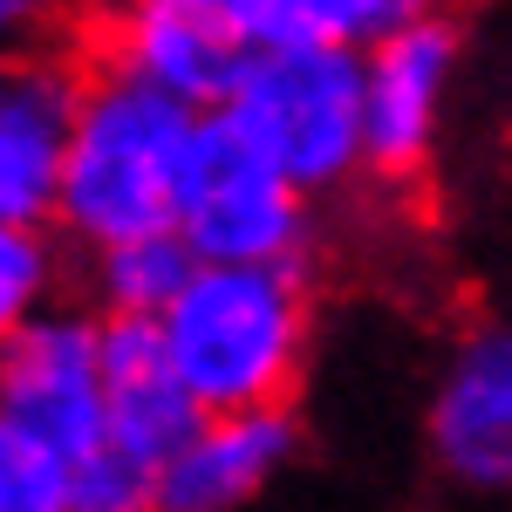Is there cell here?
Instances as JSON below:
<instances>
[{
  "mask_svg": "<svg viewBox=\"0 0 512 512\" xmlns=\"http://www.w3.org/2000/svg\"><path fill=\"white\" fill-rule=\"evenodd\" d=\"M205 117L212 110L158 89L151 76H137L123 62L96 69L82 82L55 233H69V246H82V253L137 233H171Z\"/></svg>",
  "mask_w": 512,
  "mask_h": 512,
  "instance_id": "cell-1",
  "label": "cell"
},
{
  "mask_svg": "<svg viewBox=\"0 0 512 512\" xmlns=\"http://www.w3.org/2000/svg\"><path fill=\"white\" fill-rule=\"evenodd\" d=\"M158 328L205 410L287 403L308 362L301 260H198Z\"/></svg>",
  "mask_w": 512,
  "mask_h": 512,
  "instance_id": "cell-2",
  "label": "cell"
},
{
  "mask_svg": "<svg viewBox=\"0 0 512 512\" xmlns=\"http://www.w3.org/2000/svg\"><path fill=\"white\" fill-rule=\"evenodd\" d=\"M267 158L308 185L335 192L369 164V103H362V48L328 41H267L233 96L219 103Z\"/></svg>",
  "mask_w": 512,
  "mask_h": 512,
  "instance_id": "cell-3",
  "label": "cell"
},
{
  "mask_svg": "<svg viewBox=\"0 0 512 512\" xmlns=\"http://www.w3.org/2000/svg\"><path fill=\"white\" fill-rule=\"evenodd\" d=\"M308 185H294L233 117H205L178 233L192 239L198 260H301L308 246Z\"/></svg>",
  "mask_w": 512,
  "mask_h": 512,
  "instance_id": "cell-4",
  "label": "cell"
},
{
  "mask_svg": "<svg viewBox=\"0 0 512 512\" xmlns=\"http://www.w3.org/2000/svg\"><path fill=\"white\" fill-rule=\"evenodd\" d=\"M0 410L48 437L69 465L110 437V376H103V315L41 308L0 349Z\"/></svg>",
  "mask_w": 512,
  "mask_h": 512,
  "instance_id": "cell-5",
  "label": "cell"
},
{
  "mask_svg": "<svg viewBox=\"0 0 512 512\" xmlns=\"http://www.w3.org/2000/svg\"><path fill=\"white\" fill-rule=\"evenodd\" d=\"M267 41L246 0H117L110 7V62L151 76L198 110L233 96Z\"/></svg>",
  "mask_w": 512,
  "mask_h": 512,
  "instance_id": "cell-6",
  "label": "cell"
},
{
  "mask_svg": "<svg viewBox=\"0 0 512 512\" xmlns=\"http://www.w3.org/2000/svg\"><path fill=\"white\" fill-rule=\"evenodd\" d=\"M424 437L451 485L478 499L512 492V315L478 321L451 349L424 410Z\"/></svg>",
  "mask_w": 512,
  "mask_h": 512,
  "instance_id": "cell-7",
  "label": "cell"
},
{
  "mask_svg": "<svg viewBox=\"0 0 512 512\" xmlns=\"http://www.w3.org/2000/svg\"><path fill=\"white\" fill-rule=\"evenodd\" d=\"M82 82L89 76L55 48L0 55V219L55 226Z\"/></svg>",
  "mask_w": 512,
  "mask_h": 512,
  "instance_id": "cell-8",
  "label": "cell"
},
{
  "mask_svg": "<svg viewBox=\"0 0 512 512\" xmlns=\"http://www.w3.org/2000/svg\"><path fill=\"white\" fill-rule=\"evenodd\" d=\"M458 76V28L424 14L410 28L362 48V103H369V171L403 178L437 151L444 96Z\"/></svg>",
  "mask_w": 512,
  "mask_h": 512,
  "instance_id": "cell-9",
  "label": "cell"
},
{
  "mask_svg": "<svg viewBox=\"0 0 512 512\" xmlns=\"http://www.w3.org/2000/svg\"><path fill=\"white\" fill-rule=\"evenodd\" d=\"M294 444L301 431L287 403L205 410V424L158 465V512H246L294 465Z\"/></svg>",
  "mask_w": 512,
  "mask_h": 512,
  "instance_id": "cell-10",
  "label": "cell"
},
{
  "mask_svg": "<svg viewBox=\"0 0 512 512\" xmlns=\"http://www.w3.org/2000/svg\"><path fill=\"white\" fill-rule=\"evenodd\" d=\"M103 376H110V437L144 451L151 465H164L205 424V403L171 362L158 321L103 315Z\"/></svg>",
  "mask_w": 512,
  "mask_h": 512,
  "instance_id": "cell-11",
  "label": "cell"
},
{
  "mask_svg": "<svg viewBox=\"0 0 512 512\" xmlns=\"http://www.w3.org/2000/svg\"><path fill=\"white\" fill-rule=\"evenodd\" d=\"M198 253L192 239L178 233H137V239H117V246H96L89 253V287H96V308L103 315H130V321H158L178 287L192 280Z\"/></svg>",
  "mask_w": 512,
  "mask_h": 512,
  "instance_id": "cell-12",
  "label": "cell"
},
{
  "mask_svg": "<svg viewBox=\"0 0 512 512\" xmlns=\"http://www.w3.org/2000/svg\"><path fill=\"white\" fill-rule=\"evenodd\" d=\"M260 41H328V48H376L383 35L444 14V0H246Z\"/></svg>",
  "mask_w": 512,
  "mask_h": 512,
  "instance_id": "cell-13",
  "label": "cell"
},
{
  "mask_svg": "<svg viewBox=\"0 0 512 512\" xmlns=\"http://www.w3.org/2000/svg\"><path fill=\"white\" fill-rule=\"evenodd\" d=\"M55 287H62V253H55L48 226L0 219V349H7L41 308H55Z\"/></svg>",
  "mask_w": 512,
  "mask_h": 512,
  "instance_id": "cell-14",
  "label": "cell"
},
{
  "mask_svg": "<svg viewBox=\"0 0 512 512\" xmlns=\"http://www.w3.org/2000/svg\"><path fill=\"white\" fill-rule=\"evenodd\" d=\"M69 512H158V465L103 437L69 465Z\"/></svg>",
  "mask_w": 512,
  "mask_h": 512,
  "instance_id": "cell-15",
  "label": "cell"
},
{
  "mask_svg": "<svg viewBox=\"0 0 512 512\" xmlns=\"http://www.w3.org/2000/svg\"><path fill=\"white\" fill-rule=\"evenodd\" d=\"M0 512H69V458L0 410Z\"/></svg>",
  "mask_w": 512,
  "mask_h": 512,
  "instance_id": "cell-16",
  "label": "cell"
},
{
  "mask_svg": "<svg viewBox=\"0 0 512 512\" xmlns=\"http://www.w3.org/2000/svg\"><path fill=\"white\" fill-rule=\"evenodd\" d=\"M76 21V0H0V55L55 48Z\"/></svg>",
  "mask_w": 512,
  "mask_h": 512,
  "instance_id": "cell-17",
  "label": "cell"
}]
</instances>
